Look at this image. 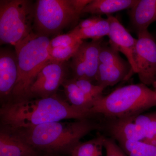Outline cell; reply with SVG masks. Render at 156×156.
<instances>
[{"label":"cell","instance_id":"cell-1","mask_svg":"<svg viewBox=\"0 0 156 156\" xmlns=\"http://www.w3.org/2000/svg\"><path fill=\"white\" fill-rule=\"evenodd\" d=\"M93 115L75 107L57 94L45 98L10 101L2 105V126L17 130L65 119L81 120Z\"/></svg>","mask_w":156,"mask_h":156},{"label":"cell","instance_id":"cell-2","mask_svg":"<svg viewBox=\"0 0 156 156\" xmlns=\"http://www.w3.org/2000/svg\"><path fill=\"white\" fill-rule=\"evenodd\" d=\"M89 119L45 123L12 131L40 154L70 156L84 136L102 129L100 124Z\"/></svg>","mask_w":156,"mask_h":156},{"label":"cell","instance_id":"cell-3","mask_svg":"<svg viewBox=\"0 0 156 156\" xmlns=\"http://www.w3.org/2000/svg\"><path fill=\"white\" fill-rule=\"evenodd\" d=\"M156 107V93L141 83L131 84L116 89L93 103L89 112L108 119L136 116Z\"/></svg>","mask_w":156,"mask_h":156},{"label":"cell","instance_id":"cell-4","mask_svg":"<svg viewBox=\"0 0 156 156\" xmlns=\"http://www.w3.org/2000/svg\"><path fill=\"white\" fill-rule=\"evenodd\" d=\"M50 41L48 37L38 36L34 33L15 50L18 77L10 101L30 99L31 87L39 72L50 60Z\"/></svg>","mask_w":156,"mask_h":156},{"label":"cell","instance_id":"cell-5","mask_svg":"<svg viewBox=\"0 0 156 156\" xmlns=\"http://www.w3.org/2000/svg\"><path fill=\"white\" fill-rule=\"evenodd\" d=\"M92 0H38L35 3L33 30L38 36L58 33L77 22Z\"/></svg>","mask_w":156,"mask_h":156},{"label":"cell","instance_id":"cell-6","mask_svg":"<svg viewBox=\"0 0 156 156\" xmlns=\"http://www.w3.org/2000/svg\"><path fill=\"white\" fill-rule=\"evenodd\" d=\"M35 3L29 0L0 1V42L19 48L34 33Z\"/></svg>","mask_w":156,"mask_h":156},{"label":"cell","instance_id":"cell-7","mask_svg":"<svg viewBox=\"0 0 156 156\" xmlns=\"http://www.w3.org/2000/svg\"><path fill=\"white\" fill-rule=\"evenodd\" d=\"M134 57L136 74L146 86L156 83V40L148 29L137 33Z\"/></svg>","mask_w":156,"mask_h":156},{"label":"cell","instance_id":"cell-8","mask_svg":"<svg viewBox=\"0 0 156 156\" xmlns=\"http://www.w3.org/2000/svg\"><path fill=\"white\" fill-rule=\"evenodd\" d=\"M103 44L102 39L90 42L83 41L71 58L70 67L73 79L96 82L99 53Z\"/></svg>","mask_w":156,"mask_h":156},{"label":"cell","instance_id":"cell-9","mask_svg":"<svg viewBox=\"0 0 156 156\" xmlns=\"http://www.w3.org/2000/svg\"><path fill=\"white\" fill-rule=\"evenodd\" d=\"M65 62L49 61L37 76L30 89V99L45 98L56 94L66 78Z\"/></svg>","mask_w":156,"mask_h":156},{"label":"cell","instance_id":"cell-10","mask_svg":"<svg viewBox=\"0 0 156 156\" xmlns=\"http://www.w3.org/2000/svg\"><path fill=\"white\" fill-rule=\"evenodd\" d=\"M107 18L110 26L108 36L110 46L126 56L132 68V74L136 73L137 69L134 57L136 39L132 36L115 17L108 15Z\"/></svg>","mask_w":156,"mask_h":156},{"label":"cell","instance_id":"cell-11","mask_svg":"<svg viewBox=\"0 0 156 156\" xmlns=\"http://www.w3.org/2000/svg\"><path fill=\"white\" fill-rule=\"evenodd\" d=\"M18 77L15 51L1 48L0 51V97L2 104L11 101Z\"/></svg>","mask_w":156,"mask_h":156},{"label":"cell","instance_id":"cell-12","mask_svg":"<svg viewBox=\"0 0 156 156\" xmlns=\"http://www.w3.org/2000/svg\"><path fill=\"white\" fill-rule=\"evenodd\" d=\"M41 154L24 141L14 131L2 126L0 156H38Z\"/></svg>","mask_w":156,"mask_h":156},{"label":"cell","instance_id":"cell-13","mask_svg":"<svg viewBox=\"0 0 156 156\" xmlns=\"http://www.w3.org/2000/svg\"><path fill=\"white\" fill-rule=\"evenodd\" d=\"M132 74V68L128 61L118 63L99 64L96 77V84L106 88L121 81L127 80Z\"/></svg>","mask_w":156,"mask_h":156},{"label":"cell","instance_id":"cell-14","mask_svg":"<svg viewBox=\"0 0 156 156\" xmlns=\"http://www.w3.org/2000/svg\"><path fill=\"white\" fill-rule=\"evenodd\" d=\"M136 116L109 119L107 128L112 138L118 141H144L141 130L135 123Z\"/></svg>","mask_w":156,"mask_h":156},{"label":"cell","instance_id":"cell-15","mask_svg":"<svg viewBox=\"0 0 156 156\" xmlns=\"http://www.w3.org/2000/svg\"><path fill=\"white\" fill-rule=\"evenodd\" d=\"M130 24L136 33L148 29L156 21V0H139L134 7L129 9Z\"/></svg>","mask_w":156,"mask_h":156},{"label":"cell","instance_id":"cell-16","mask_svg":"<svg viewBox=\"0 0 156 156\" xmlns=\"http://www.w3.org/2000/svg\"><path fill=\"white\" fill-rule=\"evenodd\" d=\"M139 0H92L83 10V13L100 16L101 14L111 15L115 13L130 9L138 3Z\"/></svg>","mask_w":156,"mask_h":156},{"label":"cell","instance_id":"cell-17","mask_svg":"<svg viewBox=\"0 0 156 156\" xmlns=\"http://www.w3.org/2000/svg\"><path fill=\"white\" fill-rule=\"evenodd\" d=\"M62 86L63 87L65 94L70 104L77 108L89 112L94 100L86 95L79 88L73 78L66 80Z\"/></svg>","mask_w":156,"mask_h":156},{"label":"cell","instance_id":"cell-18","mask_svg":"<svg viewBox=\"0 0 156 156\" xmlns=\"http://www.w3.org/2000/svg\"><path fill=\"white\" fill-rule=\"evenodd\" d=\"M110 30V26L108 20L102 18L95 25L89 28L80 29L76 26L70 32L78 39L83 41L87 39L97 40L108 36Z\"/></svg>","mask_w":156,"mask_h":156},{"label":"cell","instance_id":"cell-19","mask_svg":"<svg viewBox=\"0 0 156 156\" xmlns=\"http://www.w3.org/2000/svg\"><path fill=\"white\" fill-rule=\"evenodd\" d=\"M134 121L142 131L144 142L156 145V111L138 115Z\"/></svg>","mask_w":156,"mask_h":156},{"label":"cell","instance_id":"cell-20","mask_svg":"<svg viewBox=\"0 0 156 156\" xmlns=\"http://www.w3.org/2000/svg\"><path fill=\"white\" fill-rule=\"evenodd\" d=\"M128 156H156V145L144 141H118Z\"/></svg>","mask_w":156,"mask_h":156},{"label":"cell","instance_id":"cell-21","mask_svg":"<svg viewBox=\"0 0 156 156\" xmlns=\"http://www.w3.org/2000/svg\"><path fill=\"white\" fill-rule=\"evenodd\" d=\"M105 136H99L87 142H80L70 156H102Z\"/></svg>","mask_w":156,"mask_h":156},{"label":"cell","instance_id":"cell-22","mask_svg":"<svg viewBox=\"0 0 156 156\" xmlns=\"http://www.w3.org/2000/svg\"><path fill=\"white\" fill-rule=\"evenodd\" d=\"M83 40L64 48H49L50 60L54 62L63 63L71 58L83 42Z\"/></svg>","mask_w":156,"mask_h":156},{"label":"cell","instance_id":"cell-23","mask_svg":"<svg viewBox=\"0 0 156 156\" xmlns=\"http://www.w3.org/2000/svg\"><path fill=\"white\" fill-rule=\"evenodd\" d=\"M74 82L80 89L89 97L94 100L102 96V93L105 88L93 84V83L84 79L76 80L73 79Z\"/></svg>","mask_w":156,"mask_h":156},{"label":"cell","instance_id":"cell-24","mask_svg":"<svg viewBox=\"0 0 156 156\" xmlns=\"http://www.w3.org/2000/svg\"><path fill=\"white\" fill-rule=\"evenodd\" d=\"M80 40L69 32L68 34L58 35L50 40V48H64L73 44Z\"/></svg>","mask_w":156,"mask_h":156},{"label":"cell","instance_id":"cell-25","mask_svg":"<svg viewBox=\"0 0 156 156\" xmlns=\"http://www.w3.org/2000/svg\"><path fill=\"white\" fill-rule=\"evenodd\" d=\"M113 138L105 137L103 146L106 156H128Z\"/></svg>","mask_w":156,"mask_h":156},{"label":"cell","instance_id":"cell-26","mask_svg":"<svg viewBox=\"0 0 156 156\" xmlns=\"http://www.w3.org/2000/svg\"><path fill=\"white\" fill-rule=\"evenodd\" d=\"M102 17L100 16H98L95 15L89 18H87L82 20L80 23L77 27L78 28L80 29H84L89 28L91 27L94 25H95L96 23H97L98 21H100L102 19Z\"/></svg>","mask_w":156,"mask_h":156},{"label":"cell","instance_id":"cell-27","mask_svg":"<svg viewBox=\"0 0 156 156\" xmlns=\"http://www.w3.org/2000/svg\"><path fill=\"white\" fill-rule=\"evenodd\" d=\"M38 156H62L59 155H56L47 154H41Z\"/></svg>","mask_w":156,"mask_h":156},{"label":"cell","instance_id":"cell-28","mask_svg":"<svg viewBox=\"0 0 156 156\" xmlns=\"http://www.w3.org/2000/svg\"><path fill=\"white\" fill-rule=\"evenodd\" d=\"M152 86L153 87V88L154 89V90L156 93V83H154L153 85H152Z\"/></svg>","mask_w":156,"mask_h":156},{"label":"cell","instance_id":"cell-29","mask_svg":"<svg viewBox=\"0 0 156 156\" xmlns=\"http://www.w3.org/2000/svg\"><path fill=\"white\" fill-rule=\"evenodd\" d=\"M154 37L155 38L156 40V34L155 35H154Z\"/></svg>","mask_w":156,"mask_h":156}]
</instances>
